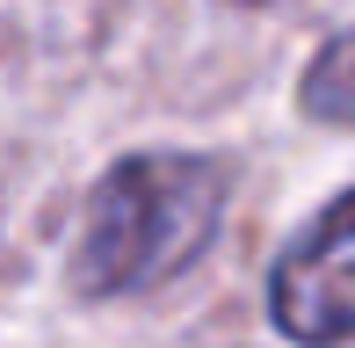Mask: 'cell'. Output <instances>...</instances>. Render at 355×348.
<instances>
[{
  "label": "cell",
  "instance_id": "7a4b0ae2",
  "mask_svg": "<svg viewBox=\"0 0 355 348\" xmlns=\"http://www.w3.org/2000/svg\"><path fill=\"white\" fill-rule=\"evenodd\" d=\"M268 320L297 348L355 341V189L327 203L268 268Z\"/></svg>",
  "mask_w": 355,
  "mask_h": 348
},
{
  "label": "cell",
  "instance_id": "6da1fadb",
  "mask_svg": "<svg viewBox=\"0 0 355 348\" xmlns=\"http://www.w3.org/2000/svg\"><path fill=\"white\" fill-rule=\"evenodd\" d=\"M225 218V167L203 153H131L87 189L66 276L80 297H131L174 283Z\"/></svg>",
  "mask_w": 355,
  "mask_h": 348
},
{
  "label": "cell",
  "instance_id": "3957f363",
  "mask_svg": "<svg viewBox=\"0 0 355 348\" xmlns=\"http://www.w3.org/2000/svg\"><path fill=\"white\" fill-rule=\"evenodd\" d=\"M297 109L304 116H327V123H355V29L319 44V58L297 80Z\"/></svg>",
  "mask_w": 355,
  "mask_h": 348
},
{
  "label": "cell",
  "instance_id": "277c9868",
  "mask_svg": "<svg viewBox=\"0 0 355 348\" xmlns=\"http://www.w3.org/2000/svg\"><path fill=\"white\" fill-rule=\"evenodd\" d=\"M239 8H261V0H239Z\"/></svg>",
  "mask_w": 355,
  "mask_h": 348
}]
</instances>
